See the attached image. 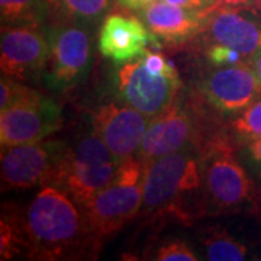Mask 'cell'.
<instances>
[{
  "label": "cell",
  "instance_id": "1",
  "mask_svg": "<svg viewBox=\"0 0 261 261\" xmlns=\"http://www.w3.org/2000/svg\"><path fill=\"white\" fill-rule=\"evenodd\" d=\"M20 226L31 260H79L99 250L80 206L58 186L41 187L20 215Z\"/></svg>",
  "mask_w": 261,
  "mask_h": 261
},
{
  "label": "cell",
  "instance_id": "2",
  "mask_svg": "<svg viewBox=\"0 0 261 261\" xmlns=\"http://www.w3.org/2000/svg\"><path fill=\"white\" fill-rule=\"evenodd\" d=\"M142 211L187 221L203 211L202 171L197 149H183L147 163L142 178Z\"/></svg>",
  "mask_w": 261,
  "mask_h": 261
},
{
  "label": "cell",
  "instance_id": "3",
  "mask_svg": "<svg viewBox=\"0 0 261 261\" xmlns=\"http://www.w3.org/2000/svg\"><path fill=\"white\" fill-rule=\"evenodd\" d=\"M203 206L209 214L237 212L254 202V185L235 157L228 135H218L199 151Z\"/></svg>",
  "mask_w": 261,
  "mask_h": 261
},
{
  "label": "cell",
  "instance_id": "4",
  "mask_svg": "<svg viewBox=\"0 0 261 261\" xmlns=\"http://www.w3.org/2000/svg\"><path fill=\"white\" fill-rule=\"evenodd\" d=\"M197 100L177 99L148 123L137 152L144 163L183 149H200L218 134L209 135Z\"/></svg>",
  "mask_w": 261,
  "mask_h": 261
},
{
  "label": "cell",
  "instance_id": "5",
  "mask_svg": "<svg viewBox=\"0 0 261 261\" xmlns=\"http://www.w3.org/2000/svg\"><path fill=\"white\" fill-rule=\"evenodd\" d=\"M45 31L49 41V56L42 80L53 92H68L90 73L93 63V28L70 22H48Z\"/></svg>",
  "mask_w": 261,
  "mask_h": 261
},
{
  "label": "cell",
  "instance_id": "6",
  "mask_svg": "<svg viewBox=\"0 0 261 261\" xmlns=\"http://www.w3.org/2000/svg\"><path fill=\"white\" fill-rule=\"evenodd\" d=\"M121 161L92 128L70 147L57 186L82 206L109 186Z\"/></svg>",
  "mask_w": 261,
  "mask_h": 261
},
{
  "label": "cell",
  "instance_id": "7",
  "mask_svg": "<svg viewBox=\"0 0 261 261\" xmlns=\"http://www.w3.org/2000/svg\"><path fill=\"white\" fill-rule=\"evenodd\" d=\"M70 144L63 140H41L2 148V189L28 190L57 186Z\"/></svg>",
  "mask_w": 261,
  "mask_h": 261
},
{
  "label": "cell",
  "instance_id": "8",
  "mask_svg": "<svg viewBox=\"0 0 261 261\" xmlns=\"http://www.w3.org/2000/svg\"><path fill=\"white\" fill-rule=\"evenodd\" d=\"M63 111L37 90L0 112L2 148L45 140L61 128Z\"/></svg>",
  "mask_w": 261,
  "mask_h": 261
},
{
  "label": "cell",
  "instance_id": "9",
  "mask_svg": "<svg viewBox=\"0 0 261 261\" xmlns=\"http://www.w3.org/2000/svg\"><path fill=\"white\" fill-rule=\"evenodd\" d=\"M113 86L122 103L152 119L177 99L181 83L164 75L151 74L140 57L118 65Z\"/></svg>",
  "mask_w": 261,
  "mask_h": 261
},
{
  "label": "cell",
  "instance_id": "10",
  "mask_svg": "<svg viewBox=\"0 0 261 261\" xmlns=\"http://www.w3.org/2000/svg\"><path fill=\"white\" fill-rule=\"evenodd\" d=\"M199 96L215 111L238 115L261 97V83L247 61L215 67L197 82Z\"/></svg>",
  "mask_w": 261,
  "mask_h": 261
},
{
  "label": "cell",
  "instance_id": "11",
  "mask_svg": "<svg viewBox=\"0 0 261 261\" xmlns=\"http://www.w3.org/2000/svg\"><path fill=\"white\" fill-rule=\"evenodd\" d=\"M49 56L44 27H2L0 68L2 74L20 82L35 80L44 74Z\"/></svg>",
  "mask_w": 261,
  "mask_h": 261
},
{
  "label": "cell",
  "instance_id": "12",
  "mask_svg": "<svg viewBox=\"0 0 261 261\" xmlns=\"http://www.w3.org/2000/svg\"><path fill=\"white\" fill-rule=\"evenodd\" d=\"M90 231L100 244L109 235L118 232L142 209V181L123 185L112 181L80 206Z\"/></svg>",
  "mask_w": 261,
  "mask_h": 261
},
{
  "label": "cell",
  "instance_id": "13",
  "mask_svg": "<svg viewBox=\"0 0 261 261\" xmlns=\"http://www.w3.org/2000/svg\"><path fill=\"white\" fill-rule=\"evenodd\" d=\"M149 121L145 115L125 103H106L90 113L92 129L119 161L137 155Z\"/></svg>",
  "mask_w": 261,
  "mask_h": 261
},
{
  "label": "cell",
  "instance_id": "14",
  "mask_svg": "<svg viewBox=\"0 0 261 261\" xmlns=\"http://www.w3.org/2000/svg\"><path fill=\"white\" fill-rule=\"evenodd\" d=\"M254 10L251 8L215 6L202 34L209 44L232 48L248 58L261 49V23L254 16Z\"/></svg>",
  "mask_w": 261,
  "mask_h": 261
},
{
  "label": "cell",
  "instance_id": "15",
  "mask_svg": "<svg viewBox=\"0 0 261 261\" xmlns=\"http://www.w3.org/2000/svg\"><path fill=\"white\" fill-rule=\"evenodd\" d=\"M159 45L141 18L109 13L99 28L97 47L103 57L115 64H125L144 56L148 45Z\"/></svg>",
  "mask_w": 261,
  "mask_h": 261
},
{
  "label": "cell",
  "instance_id": "16",
  "mask_svg": "<svg viewBox=\"0 0 261 261\" xmlns=\"http://www.w3.org/2000/svg\"><path fill=\"white\" fill-rule=\"evenodd\" d=\"M212 9H186L157 0L140 10L138 15L157 39L168 44H181L202 34Z\"/></svg>",
  "mask_w": 261,
  "mask_h": 261
},
{
  "label": "cell",
  "instance_id": "17",
  "mask_svg": "<svg viewBox=\"0 0 261 261\" xmlns=\"http://www.w3.org/2000/svg\"><path fill=\"white\" fill-rule=\"evenodd\" d=\"M48 22H70L94 28L109 15L113 0H47Z\"/></svg>",
  "mask_w": 261,
  "mask_h": 261
},
{
  "label": "cell",
  "instance_id": "18",
  "mask_svg": "<svg viewBox=\"0 0 261 261\" xmlns=\"http://www.w3.org/2000/svg\"><path fill=\"white\" fill-rule=\"evenodd\" d=\"M0 18L2 27H44L47 0H0Z\"/></svg>",
  "mask_w": 261,
  "mask_h": 261
},
{
  "label": "cell",
  "instance_id": "19",
  "mask_svg": "<svg viewBox=\"0 0 261 261\" xmlns=\"http://www.w3.org/2000/svg\"><path fill=\"white\" fill-rule=\"evenodd\" d=\"M205 258L211 261H243L247 258V247L233 240L226 231L212 228L202 240Z\"/></svg>",
  "mask_w": 261,
  "mask_h": 261
},
{
  "label": "cell",
  "instance_id": "20",
  "mask_svg": "<svg viewBox=\"0 0 261 261\" xmlns=\"http://www.w3.org/2000/svg\"><path fill=\"white\" fill-rule=\"evenodd\" d=\"M25 250L20 216L12 214L9 209L2 212L0 221V258L10 260Z\"/></svg>",
  "mask_w": 261,
  "mask_h": 261
},
{
  "label": "cell",
  "instance_id": "21",
  "mask_svg": "<svg viewBox=\"0 0 261 261\" xmlns=\"http://www.w3.org/2000/svg\"><path fill=\"white\" fill-rule=\"evenodd\" d=\"M229 134L241 142L261 138V97L245 108L229 123Z\"/></svg>",
  "mask_w": 261,
  "mask_h": 261
},
{
  "label": "cell",
  "instance_id": "22",
  "mask_svg": "<svg viewBox=\"0 0 261 261\" xmlns=\"http://www.w3.org/2000/svg\"><path fill=\"white\" fill-rule=\"evenodd\" d=\"M32 92H34V89L20 83V80L2 74V79H0V109L3 111L12 105L18 103L19 100L25 99Z\"/></svg>",
  "mask_w": 261,
  "mask_h": 261
},
{
  "label": "cell",
  "instance_id": "23",
  "mask_svg": "<svg viewBox=\"0 0 261 261\" xmlns=\"http://www.w3.org/2000/svg\"><path fill=\"white\" fill-rule=\"evenodd\" d=\"M155 260L159 261H197L199 257L185 241H168L163 244L155 252Z\"/></svg>",
  "mask_w": 261,
  "mask_h": 261
},
{
  "label": "cell",
  "instance_id": "24",
  "mask_svg": "<svg viewBox=\"0 0 261 261\" xmlns=\"http://www.w3.org/2000/svg\"><path fill=\"white\" fill-rule=\"evenodd\" d=\"M141 58H142V63L145 65V68L148 70L151 74L164 75V77L173 79V80H180L177 68L173 65L171 61H168L163 54H160L157 51L147 49Z\"/></svg>",
  "mask_w": 261,
  "mask_h": 261
},
{
  "label": "cell",
  "instance_id": "25",
  "mask_svg": "<svg viewBox=\"0 0 261 261\" xmlns=\"http://www.w3.org/2000/svg\"><path fill=\"white\" fill-rule=\"evenodd\" d=\"M241 54L238 51H235L232 48L219 45V44H211L207 51H206V58L211 64L215 67H222V65L237 64L241 60Z\"/></svg>",
  "mask_w": 261,
  "mask_h": 261
},
{
  "label": "cell",
  "instance_id": "26",
  "mask_svg": "<svg viewBox=\"0 0 261 261\" xmlns=\"http://www.w3.org/2000/svg\"><path fill=\"white\" fill-rule=\"evenodd\" d=\"M164 2H167L170 5L195 10H207L216 6L215 0H164Z\"/></svg>",
  "mask_w": 261,
  "mask_h": 261
},
{
  "label": "cell",
  "instance_id": "27",
  "mask_svg": "<svg viewBox=\"0 0 261 261\" xmlns=\"http://www.w3.org/2000/svg\"><path fill=\"white\" fill-rule=\"evenodd\" d=\"M157 0H116V3L126 10H132V12H140V10L145 9L147 6L152 5Z\"/></svg>",
  "mask_w": 261,
  "mask_h": 261
},
{
  "label": "cell",
  "instance_id": "28",
  "mask_svg": "<svg viewBox=\"0 0 261 261\" xmlns=\"http://www.w3.org/2000/svg\"><path fill=\"white\" fill-rule=\"evenodd\" d=\"M247 152L255 164L261 166V138L247 142Z\"/></svg>",
  "mask_w": 261,
  "mask_h": 261
},
{
  "label": "cell",
  "instance_id": "29",
  "mask_svg": "<svg viewBox=\"0 0 261 261\" xmlns=\"http://www.w3.org/2000/svg\"><path fill=\"white\" fill-rule=\"evenodd\" d=\"M216 6H231V8H251L254 9V0H215Z\"/></svg>",
  "mask_w": 261,
  "mask_h": 261
},
{
  "label": "cell",
  "instance_id": "30",
  "mask_svg": "<svg viewBox=\"0 0 261 261\" xmlns=\"http://www.w3.org/2000/svg\"><path fill=\"white\" fill-rule=\"evenodd\" d=\"M247 63L250 64V67L252 68V71L255 73L257 79L260 80L261 83V49L257 51L255 54H252L251 57L247 58Z\"/></svg>",
  "mask_w": 261,
  "mask_h": 261
},
{
  "label": "cell",
  "instance_id": "31",
  "mask_svg": "<svg viewBox=\"0 0 261 261\" xmlns=\"http://www.w3.org/2000/svg\"><path fill=\"white\" fill-rule=\"evenodd\" d=\"M254 9L261 13V0H254Z\"/></svg>",
  "mask_w": 261,
  "mask_h": 261
}]
</instances>
